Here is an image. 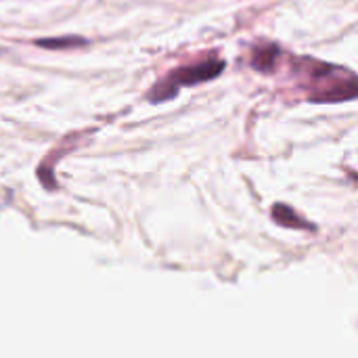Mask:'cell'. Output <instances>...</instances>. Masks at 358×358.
<instances>
[{
  "label": "cell",
  "mask_w": 358,
  "mask_h": 358,
  "mask_svg": "<svg viewBox=\"0 0 358 358\" xmlns=\"http://www.w3.org/2000/svg\"><path fill=\"white\" fill-rule=\"evenodd\" d=\"M294 65H296L300 88L306 90L308 101L336 103V101H350L358 96V76L344 67L321 63L313 57L296 59Z\"/></svg>",
  "instance_id": "6da1fadb"
},
{
  "label": "cell",
  "mask_w": 358,
  "mask_h": 358,
  "mask_svg": "<svg viewBox=\"0 0 358 358\" xmlns=\"http://www.w3.org/2000/svg\"><path fill=\"white\" fill-rule=\"evenodd\" d=\"M222 71H224V61L222 59H203L199 63L176 67L166 78H162L157 84L151 86V90L147 92V99L151 103L170 101V99H174L178 94V90L182 86H195V84L216 80Z\"/></svg>",
  "instance_id": "7a4b0ae2"
},
{
  "label": "cell",
  "mask_w": 358,
  "mask_h": 358,
  "mask_svg": "<svg viewBox=\"0 0 358 358\" xmlns=\"http://www.w3.org/2000/svg\"><path fill=\"white\" fill-rule=\"evenodd\" d=\"M279 57H281L279 46H275V44H264V46H258V48L252 52L250 63H252V67H254V69L264 71V73H271V71L277 67Z\"/></svg>",
  "instance_id": "3957f363"
},
{
  "label": "cell",
  "mask_w": 358,
  "mask_h": 358,
  "mask_svg": "<svg viewBox=\"0 0 358 358\" xmlns=\"http://www.w3.org/2000/svg\"><path fill=\"white\" fill-rule=\"evenodd\" d=\"M271 216L279 222V224H283V227H292V229H302V231H306V229H313V224L310 222H306L302 216H298L292 208H287V206H283V203H277V206H273V212H271Z\"/></svg>",
  "instance_id": "277c9868"
},
{
  "label": "cell",
  "mask_w": 358,
  "mask_h": 358,
  "mask_svg": "<svg viewBox=\"0 0 358 358\" xmlns=\"http://www.w3.org/2000/svg\"><path fill=\"white\" fill-rule=\"evenodd\" d=\"M88 40L80 36H65V38H40L36 40V46L48 48V50H69V48H80L86 46Z\"/></svg>",
  "instance_id": "5b68a950"
}]
</instances>
